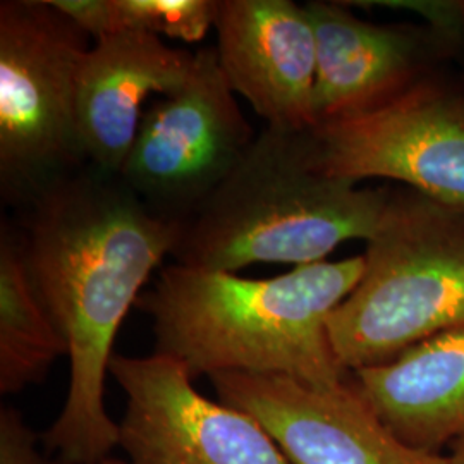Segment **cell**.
<instances>
[{
	"label": "cell",
	"instance_id": "obj_1",
	"mask_svg": "<svg viewBox=\"0 0 464 464\" xmlns=\"http://www.w3.org/2000/svg\"><path fill=\"white\" fill-rule=\"evenodd\" d=\"M21 210L26 266L71 366L66 402L44 435L45 448L57 464L99 463L119 446V425L103 402L117 332L151 272L172 255L179 226L93 166L57 179Z\"/></svg>",
	"mask_w": 464,
	"mask_h": 464
},
{
	"label": "cell",
	"instance_id": "obj_2",
	"mask_svg": "<svg viewBox=\"0 0 464 464\" xmlns=\"http://www.w3.org/2000/svg\"><path fill=\"white\" fill-rule=\"evenodd\" d=\"M365 258L318 262L270 279L172 264L136 306L151 318L155 353L199 375H279L337 387L351 373L327 320L362 279Z\"/></svg>",
	"mask_w": 464,
	"mask_h": 464
},
{
	"label": "cell",
	"instance_id": "obj_3",
	"mask_svg": "<svg viewBox=\"0 0 464 464\" xmlns=\"http://www.w3.org/2000/svg\"><path fill=\"white\" fill-rule=\"evenodd\" d=\"M306 131L266 128L231 176L179 227L174 264L232 272L253 264L325 262L381 224L391 188H365L314 164Z\"/></svg>",
	"mask_w": 464,
	"mask_h": 464
},
{
	"label": "cell",
	"instance_id": "obj_4",
	"mask_svg": "<svg viewBox=\"0 0 464 464\" xmlns=\"http://www.w3.org/2000/svg\"><path fill=\"white\" fill-rule=\"evenodd\" d=\"M363 258L362 279L327 320L349 373L463 331L464 214L410 188L392 189Z\"/></svg>",
	"mask_w": 464,
	"mask_h": 464
},
{
	"label": "cell",
	"instance_id": "obj_5",
	"mask_svg": "<svg viewBox=\"0 0 464 464\" xmlns=\"http://www.w3.org/2000/svg\"><path fill=\"white\" fill-rule=\"evenodd\" d=\"M90 36L52 0L0 2V195L24 208L88 166L78 78Z\"/></svg>",
	"mask_w": 464,
	"mask_h": 464
},
{
	"label": "cell",
	"instance_id": "obj_6",
	"mask_svg": "<svg viewBox=\"0 0 464 464\" xmlns=\"http://www.w3.org/2000/svg\"><path fill=\"white\" fill-rule=\"evenodd\" d=\"M256 136L216 47H203L188 83L147 105L119 178L155 216L181 227L243 162Z\"/></svg>",
	"mask_w": 464,
	"mask_h": 464
},
{
	"label": "cell",
	"instance_id": "obj_7",
	"mask_svg": "<svg viewBox=\"0 0 464 464\" xmlns=\"http://www.w3.org/2000/svg\"><path fill=\"white\" fill-rule=\"evenodd\" d=\"M320 170L353 183L389 179L464 214V107L433 76L379 111L306 131Z\"/></svg>",
	"mask_w": 464,
	"mask_h": 464
},
{
	"label": "cell",
	"instance_id": "obj_8",
	"mask_svg": "<svg viewBox=\"0 0 464 464\" xmlns=\"http://www.w3.org/2000/svg\"><path fill=\"white\" fill-rule=\"evenodd\" d=\"M109 373L128 399L119 423L128 464H291L253 416L201 396L166 354H114Z\"/></svg>",
	"mask_w": 464,
	"mask_h": 464
},
{
	"label": "cell",
	"instance_id": "obj_9",
	"mask_svg": "<svg viewBox=\"0 0 464 464\" xmlns=\"http://www.w3.org/2000/svg\"><path fill=\"white\" fill-rule=\"evenodd\" d=\"M218 401L253 416L291 464H450L402 442L368 406L353 377L314 387L279 375L216 373Z\"/></svg>",
	"mask_w": 464,
	"mask_h": 464
},
{
	"label": "cell",
	"instance_id": "obj_10",
	"mask_svg": "<svg viewBox=\"0 0 464 464\" xmlns=\"http://www.w3.org/2000/svg\"><path fill=\"white\" fill-rule=\"evenodd\" d=\"M304 7L315 30V126L379 111L452 55L430 28L370 23L346 2L312 0Z\"/></svg>",
	"mask_w": 464,
	"mask_h": 464
},
{
	"label": "cell",
	"instance_id": "obj_11",
	"mask_svg": "<svg viewBox=\"0 0 464 464\" xmlns=\"http://www.w3.org/2000/svg\"><path fill=\"white\" fill-rule=\"evenodd\" d=\"M217 59L227 83L266 122L303 133L315 128V30L291 0H218Z\"/></svg>",
	"mask_w": 464,
	"mask_h": 464
},
{
	"label": "cell",
	"instance_id": "obj_12",
	"mask_svg": "<svg viewBox=\"0 0 464 464\" xmlns=\"http://www.w3.org/2000/svg\"><path fill=\"white\" fill-rule=\"evenodd\" d=\"M197 52L174 49L162 38L117 34L93 42L78 78V130L88 166L119 176L150 97L188 83Z\"/></svg>",
	"mask_w": 464,
	"mask_h": 464
},
{
	"label": "cell",
	"instance_id": "obj_13",
	"mask_svg": "<svg viewBox=\"0 0 464 464\" xmlns=\"http://www.w3.org/2000/svg\"><path fill=\"white\" fill-rule=\"evenodd\" d=\"M351 377L383 425L408 446L439 454L463 437L464 329L440 334Z\"/></svg>",
	"mask_w": 464,
	"mask_h": 464
},
{
	"label": "cell",
	"instance_id": "obj_14",
	"mask_svg": "<svg viewBox=\"0 0 464 464\" xmlns=\"http://www.w3.org/2000/svg\"><path fill=\"white\" fill-rule=\"evenodd\" d=\"M67 356L26 266L19 227L0 229V392L16 394L44 381L57 358Z\"/></svg>",
	"mask_w": 464,
	"mask_h": 464
},
{
	"label": "cell",
	"instance_id": "obj_15",
	"mask_svg": "<svg viewBox=\"0 0 464 464\" xmlns=\"http://www.w3.org/2000/svg\"><path fill=\"white\" fill-rule=\"evenodd\" d=\"M66 13L93 42L145 34L197 44L216 26L218 0H72Z\"/></svg>",
	"mask_w": 464,
	"mask_h": 464
},
{
	"label": "cell",
	"instance_id": "obj_16",
	"mask_svg": "<svg viewBox=\"0 0 464 464\" xmlns=\"http://www.w3.org/2000/svg\"><path fill=\"white\" fill-rule=\"evenodd\" d=\"M391 9H404L429 21V28L439 34L450 53L464 49V2L454 0H382L373 2Z\"/></svg>",
	"mask_w": 464,
	"mask_h": 464
},
{
	"label": "cell",
	"instance_id": "obj_17",
	"mask_svg": "<svg viewBox=\"0 0 464 464\" xmlns=\"http://www.w3.org/2000/svg\"><path fill=\"white\" fill-rule=\"evenodd\" d=\"M0 464H57L36 449V435L16 410H0Z\"/></svg>",
	"mask_w": 464,
	"mask_h": 464
},
{
	"label": "cell",
	"instance_id": "obj_18",
	"mask_svg": "<svg viewBox=\"0 0 464 464\" xmlns=\"http://www.w3.org/2000/svg\"><path fill=\"white\" fill-rule=\"evenodd\" d=\"M448 458L450 464H464V435L450 444Z\"/></svg>",
	"mask_w": 464,
	"mask_h": 464
},
{
	"label": "cell",
	"instance_id": "obj_19",
	"mask_svg": "<svg viewBox=\"0 0 464 464\" xmlns=\"http://www.w3.org/2000/svg\"><path fill=\"white\" fill-rule=\"evenodd\" d=\"M93 464H128L124 463V461H119V459H111V458H105V459H102L99 463Z\"/></svg>",
	"mask_w": 464,
	"mask_h": 464
},
{
	"label": "cell",
	"instance_id": "obj_20",
	"mask_svg": "<svg viewBox=\"0 0 464 464\" xmlns=\"http://www.w3.org/2000/svg\"><path fill=\"white\" fill-rule=\"evenodd\" d=\"M458 90V95H459V99H461V102H463V107H464V74H463V80H461V83H459V86L456 88Z\"/></svg>",
	"mask_w": 464,
	"mask_h": 464
}]
</instances>
